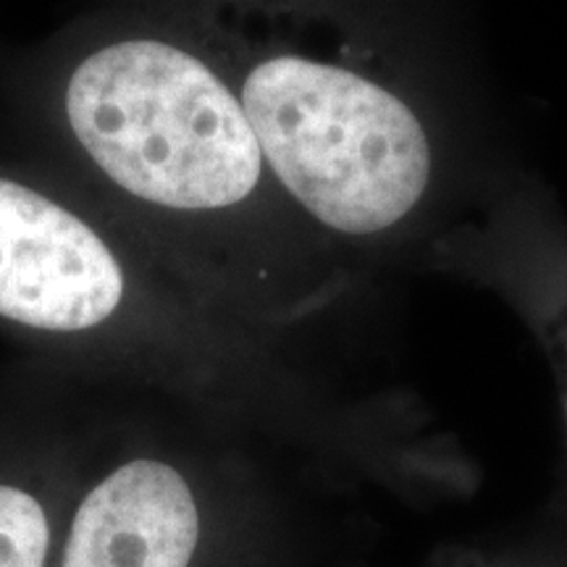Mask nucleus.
Instances as JSON below:
<instances>
[{
	"mask_svg": "<svg viewBox=\"0 0 567 567\" xmlns=\"http://www.w3.org/2000/svg\"><path fill=\"white\" fill-rule=\"evenodd\" d=\"M243 109L284 187L331 229L379 234L425 193L431 151L421 122L365 76L279 55L247 74Z\"/></svg>",
	"mask_w": 567,
	"mask_h": 567,
	"instance_id": "obj_2",
	"label": "nucleus"
},
{
	"mask_svg": "<svg viewBox=\"0 0 567 567\" xmlns=\"http://www.w3.org/2000/svg\"><path fill=\"white\" fill-rule=\"evenodd\" d=\"M124 276L103 239L17 182L0 179V316L51 331L103 323Z\"/></svg>",
	"mask_w": 567,
	"mask_h": 567,
	"instance_id": "obj_3",
	"label": "nucleus"
},
{
	"mask_svg": "<svg viewBox=\"0 0 567 567\" xmlns=\"http://www.w3.org/2000/svg\"><path fill=\"white\" fill-rule=\"evenodd\" d=\"M48 542L40 502L21 488L0 486V567H45Z\"/></svg>",
	"mask_w": 567,
	"mask_h": 567,
	"instance_id": "obj_5",
	"label": "nucleus"
},
{
	"mask_svg": "<svg viewBox=\"0 0 567 567\" xmlns=\"http://www.w3.org/2000/svg\"><path fill=\"white\" fill-rule=\"evenodd\" d=\"M66 116L118 187L166 208H226L252 193L264 168L243 101L166 42L92 53L71 76Z\"/></svg>",
	"mask_w": 567,
	"mask_h": 567,
	"instance_id": "obj_1",
	"label": "nucleus"
},
{
	"mask_svg": "<svg viewBox=\"0 0 567 567\" xmlns=\"http://www.w3.org/2000/svg\"><path fill=\"white\" fill-rule=\"evenodd\" d=\"M200 513L179 471L132 460L76 509L61 567H189Z\"/></svg>",
	"mask_w": 567,
	"mask_h": 567,
	"instance_id": "obj_4",
	"label": "nucleus"
}]
</instances>
